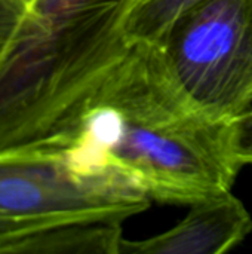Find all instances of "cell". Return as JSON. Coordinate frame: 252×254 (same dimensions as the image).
Instances as JSON below:
<instances>
[{"mask_svg":"<svg viewBox=\"0 0 252 254\" xmlns=\"http://www.w3.org/2000/svg\"><path fill=\"white\" fill-rule=\"evenodd\" d=\"M39 144L62 147L172 205L230 192L242 168L229 121L211 118L187 97L154 43H129L70 125Z\"/></svg>","mask_w":252,"mask_h":254,"instance_id":"cell-1","label":"cell"},{"mask_svg":"<svg viewBox=\"0 0 252 254\" xmlns=\"http://www.w3.org/2000/svg\"><path fill=\"white\" fill-rule=\"evenodd\" d=\"M251 106H252V104H251Z\"/></svg>","mask_w":252,"mask_h":254,"instance_id":"cell-9","label":"cell"},{"mask_svg":"<svg viewBox=\"0 0 252 254\" xmlns=\"http://www.w3.org/2000/svg\"><path fill=\"white\" fill-rule=\"evenodd\" d=\"M230 146L238 162L252 165V106L229 121Z\"/></svg>","mask_w":252,"mask_h":254,"instance_id":"cell-6","label":"cell"},{"mask_svg":"<svg viewBox=\"0 0 252 254\" xmlns=\"http://www.w3.org/2000/svg\"><path fill=\"white\" fill-rule=\"evenodd\" d=\"M252 231V217L232 192L190 205L174 228L143 241H122L120 253L223 254L239 246Z\"/></svg>","mask_w":252,"mask_h":254,"instance_id":"cell-4","label":"cell"},{"mask_svg":"<svg viewBox=\"0 0 252 254\" xmlns=\"http://www.w3.org/2000/svg\"><path fill=\"white\" fill-rule=\"evenodd\" d=\"M203 0H141L125 25L128 43H160L171 25Z\"/></svg>","mask_w":252,"mask_h":254,"instance_id":"cell-5","label":"cell"},{"mask_svg":"<svg viewBox=\"0 0 252 254\" xmlns=\"http://www.w3.org/2000/svg\"><path fill=\"white\" fill-rule=\"evenodd\" d=\"M28 13L25 0H0V55Z\"/></svg>","mask_w":252,"mask_h":254,"instance_id":"cell-7","label":"cell"},{"mask_svg":"<svg viewBox=\"0 0 252 254\" xmlns=\"http://www.w3.org/2000/svg\"><path fill=\"white\" fill-rule=\"evenodd\" d=\"M150 198L114 171L88 167L62 147L0 150V254L28 253L42 235L143 213Z\"/></svg>","mask_w":252,"mask_h":254,"instance_id":"cell-2","label":"cell"},{"mask_svg":"<svg viewBox=\"0 0 252 254\" xmlns=\"http://www.w3.org/2000/svg\"><path fill=\"white\" fill-rule=\"evenodd\" d=\"M187 97L217 121L252 104V0H203L157 43Z\"/></svg>","mask_w":252,"mask_h":254,"instance_id":"cell-3","label":"cell"},{"mask_svg":"<svg viewBox=\"0 0 252 254\" xmlns=\"http://www.w3.org/2000/svg\"><path fill=\"white\" fill-rule=\"evenodd\" d=\"M37 0H25V3H27V6H28V10L34 6V3H36Z\"/></svg>","mask_w":252,"mask_h":254,"instance_id":"cell-8","label":"cell"}]
</instances>
